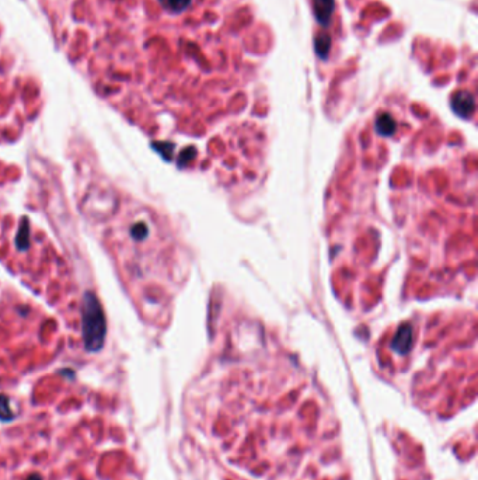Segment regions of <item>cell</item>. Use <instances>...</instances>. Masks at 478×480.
<instances>
[{
  "label": "cell",
  "instance_id": "obj_4",
  "mask_svg": "<svg viewBox=\"0 0 478 480\" xmlns=\"http://www.w3.org/2000/svg\"><path fill=\"white\" fill-rule=\"evenodd\" d=\"M330 48H331V38H330V35L321 33L316 38V52H317V56L320 59H327Z\"/></svg>",
  "mask_w": 478,
  "mask_h": 480
},
{
  "label": "cell",
  "instance_id": "obj_2",
  "mask_svg": "<svg viewBox=\"0 0 478 480\" xmlns=\"http://www.w3.org/2000/svg\"><path fill=\"white\" fill-rule=\"evenodd\" d=\"M454 112L460 117H469L474 111V97L469 92H457L452 100Z\"/></svg>",
  "mask_w": 478,
  "mask_h": 480
},
{
  "label": "cell",
  "instance_id": "obj_1",
  "mask_svg": "<svg viewBox=\"0 0 478 480\" xmlns=\"http://www.w3.org/2000/svg\"><path fill=\"white\" fill-rule=\"evenodd\" d=\"M107 333V321L98 299L86 292L82 299V336L87 351H100Z\"/></svg>",
  "mask_w": 478,
  "mask_h": 480
},
{
  "label": "cell",
  "instance_id": "obj_6",
  "mask_svg": "<svg viewBox=\"0 0 478 480\" xmlns=\"http://www.w3.org/2000/svg\"><path fill=\"white\" fill-rule=\"evenodd\" d=\"M378 129L383 135L393 134L395 129L394 119L390 117V115H386V114L384 115H380L378 118Z\"/></svg>",
  "mask_w": 478,
  "mask_h": 480
},
{
  "label": "cell",
  "instance_id": "obj_8",
  "mask_svg": "<svg viewBox=\"0 0 478 480\" xmlns=\"http://www.w3.org/2000/svg\"><path fill=\"white\" fill-rule=\"evenodd\" d=\"M25 480H42V476L40 473H33V475H30Z\"/></svg>",
  "mask_w": 478,
  "mask_h": 480
},
{
  "label": "cell",
  "instance_id": "obj_7",
  "mask_svg": "<svg viewBox=\"0 0 478 480\" xmlns=\"http://www.w3.org/2000/svg\"><path fill=\"white\" fill-rule=\"evenodd\" d=\"M14 419V413L10 409V400L6 395H0V420L11 421Z\"/></svg>",
  "mask_w": 478,
  "mask_h": 480
},
{
  "label": "cell",
  "instance_id": "obj_5",
  "mask_svg": "<svg viewBox=\"0 0 478 480\" xmlns=\"http://www.w3.org/2000/svg\"><path fill=\"white\" fill-rule=\"evenodd\" d=\"M160 4L171 13H181L191 4V0H159Z\"/></svg>",
  "mask_w": 478,
  "mask_h": 480
},
{
  "label": "cell",
  "instance_id": "obj_3",
  "mask_svg": "<svg viewBox=\"0 0 478 480\" xmlns=\"http://www.w3.org/2000/svg\"><path fill=\"white\" fill-rule=\"evenodd\" d=\"M313 6L317 23L323 27H327L334 11V0H313Z\"/></svg>",
  "mask_w": 478,
  "mask_h": 480
}]
</instances>
